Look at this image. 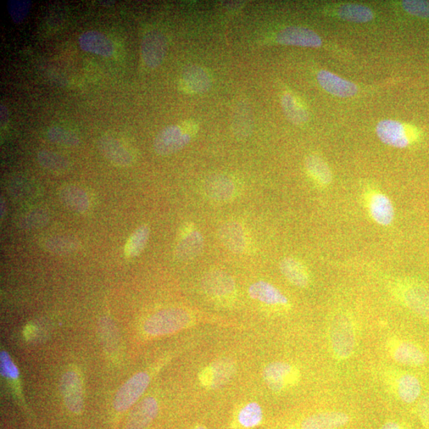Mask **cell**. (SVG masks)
<instances>
[{"label":"cell","mask_w":429,"mask_h":429,"mask_svg":"<svg viewBox=\"0 0 429 429\" xmlns=\"http://www.w3.org/2000/svg\"><path fill=\"white\" fill-rule=\"evenodd\" d=\"M49 221V214L43 209H35L27 211L19 220V226L22 229L31 230L41 227Z\"/></svg>","instance_id":"35"},{"label":"cell","mask_w":429,"mask_h":429,"mask_svg":"<svg viewBox=\"0 0 429 429\" xmlns=\"http://www.w3.org/2000/svg\"><path fill=\"white\" fill-rule=\"evenodd\" d=\"M194 133V127L188 124L167 127L154 139L155 152L167 156L179 152L191 141Z\"/></svg>","instance_id":"4"},{"label":"cell","mask_w":429,"mask_h":429,"mask_svg":"<svg viewBox=\"0 0 429 429\" xmlns=\"http://www.w3.org/2000/svg\"><path fill=\"white\" fill-rule=\"evenodd\" d=\"M282 106L287 118L294 124H303L309 120L307 111L291 94L284 95Z\"/></svg>","instance_id":"30"},{"label":"cell","mask_w":429,"mask_h":429,"mask_svg":"<svg viewBox=\"0 0 429 429\" xmlns=\"http://www.w3.org/2000/svg\"><path fill=\"white\" fill-rule=\"evenodd\" d=\"M204 243L202 233L193 228L187 227L177 244L175 257L178 260H191L197 257L202 252Z\"/></svg>","instance_id":"16"},{"label":"cell","mask_w":429,"mask_h":429,"mask_svg":"<svg viewBox=\"0 0 429 429\" xmlns=\"http://www.w3.org/2000/svg\"><path fill=\"white\" fill-rule=\"evenodd\" d=\"M403 7L406 13L421 17V18H429V1H416V0H407L403 2Z\"/></svg>","instance_id":"38"},{"label":"cell","mask_w":429,"mask_h":429,"mask_svg":"<svg viewBox=\"0 0 429 429\" xmlns=\"http://www.w3.org/2000/svg\"><path fill=\"white\" fill-rule=\"evenodd\" d=\"M381 429H405L404 427L396 421H389L384 424Z\"/></svg>","instance_id":"42"},{"label":"cell","mask_w":429,"mask_h":429,"mask_svg":"<svg viewBox=\"0 0 429 429\" xmlns=\"http://www.w3.org/2000/svg\"><path fill=\"white\" fill-rule=\"evenodd\" d=\"M376 131L378 138L383 143L393 147H407L413 141L405 127L397 121L382 120L378 122Z\"/></svg>","instance_id":"12"},{"label":"cell","mask_w":429,"mask_h":429,"mask_svg":"<svg viewBox=\"0 0 429 429\" xmlns=\"http://www.w3.org/2000/svg\"><path fill=\"white\" fill-rule=\"evenodd\" d=\"M417 413L423 426L429 429V394L421 398L417 406Z\"/></svg>","instance_id":"39"},{"label":"cell","mask_w":429,"mask_h":429,"mask_svg":"<svg viewBox=\"0 0 429 429\" xmlns=\"http://www.w3.org/2000/svg\"><path fill=\"white\" fill-rule=\"evenodd\" d=\"M282 274L292 285L306 288L310 284L309 273L305 266L293 258H286L280 263Z\"/></svg>","instance_id":"25"},{"label":"cell","mask_w":429,"mask_h":429,"mask_svg":"<svg viewBox=\"0 0 429 429\" xmlns=\"http://www.w3.org/2000/svg\"><path fill=\"white\" fill-rule=\"evenodd\" d=\"M79 44L83 51L102 56L104 58H111L115 52L113 41L104 33L96 31L83 33L79 37Z\"/></svg>","instance_id":"20"},{"label":"cell","mask_w":429,"mask_h":429,"mask_svg":"<svg viewBox=\"0 0 429 429\" xmlns=\"http://www.w3.org/2000/svg\"><path fill=\"white\" fill-rule=\"evenodd\" d=\"M149 234L150 231L147 225L139 227L132 233L124 249L127 257L135 258L143 252L148 243Z\"/></svg>","instance_id":"31"},{"label":"cell","mask_w":429,"mask_h":429,"mask_svg":"<svg viewBox=\"0 0 429 429\" xmlns=\"http://www.w3.org/2000/svg\"><path fill=\"white\" fill-rule=\"evenodd\" d=\"M388 355L396 363L411 367L424 366L427 355L419 345L398 338H391L387 342Z\"/></svg>","instance_id":"6"},{"label":"cell","mask_w":429,"mask_h":429,"mask_svg":"<svg viewBox=\"0 0 429 429\" xmlns=\"http://www.w3.org/2000/svg\"><path fill=\"white\" fill-rule=\"evenodd\" d=\"M1 372L3 375L13 378L18 377L19 375L18 370L5 353H1Z\"/></svg>","instance_id":"40"},{"label":"cell","mask_w":429,"mask_h":429,"mask_svg":"<svg viewBox=\"0 0 429 429\" xmlns=\"http://www.w3.org/2000/svg\"><path fill=\"white\" fill-rule=\"evenodd\" d=\"M59 197L67 208L77 213H86L90 206L86 192L76 186H66L60 188Z\"/></svg>","instance_id":"27"},{"label":"cell","mask_w":429,"mask_h":429,"mask_svg":"<svg viewBox=\"0 0 429 429\" xmlns=\"http://www.w3.org/2000/svg\"><path fill=\"white\" fill-rule=\"evenodd\" d=\"M339 18L352 22H367L374 18L372 10L363 5L344 4L337 10Z\"/></svg>","instance_id":"32"},{"label":"cell","mask_w":429,"mask_h":429,"mask_svg":"<svg viewBox=\"0 0 429 429\" xmlns=\"http://www.w3.org/2000/svg\"><path fill=\"white\" fill-rule=\"evenodd\" d=\"M181 88L188 92H204L211 86L208 72L200 67L194 66L184 72L180 81Z\"/></svg>","instance_id":"26"},{"label":"cell","mask_w":429,"mask_h":429,"mask_svg":"<svg viewBox=\"0 0 429 429\" xmlns=\"http://www.w3.org/2000/svg\"><path fill=\"white\" fill-rule=\"evenodd\" d=\"M8 13L15 24H21L26 18L31 8V1L27 0H10Z\"/></svg>","instance_id":"37"},{"label":"cell","mask_w":429,"mask_h":429,"mask_svg":"<svg viewBox=\"0 0 429 429\" xmlns=\"http://www.w3.org/2000/svg\"><path fill=\"white\" fill-rule=\"evenodd\" d=\"M149 383L147 373L133 375L121 387L115 394L113 406L116 411L124 412L130 409L146 391Z\"/></svg>","instance_id":"8"},{"label":"cell","mask_w":429,"mask_h":429,"mask_svg":"<svg viewBox=\"0 0 429 429\" xmlns=\"http://www.w3.org/2000/svg\"><path fill=\"white\" fill-rule=\"evenodd\" d=\"M238 419L239 424L244 428L257 426L263 420V410L258 403H249L239 412Z\"/></svg>","instance_id":"34"},{"label":"cell","mask_w":429,"mask_h":429,"mask_svg":"<svg viewBox=\"0 0 429 429\" xmlns=\"http://www.w3.org/2000/svg\"><path fill=\"white\" fill-rule=\"evenodd\" d=\"M60 393L66 407L72 413L80 414L83 409L82 384L74 371L66 372L60 380Z\"/></svg>","instance_id":"11"},{"label":"cell","mask_w":429,"mask_h":429,"mask_svg":"<svg viewBox=\"0 0 429 429\" xmlns=\"http://www.w3.org/2000/svg\"><path fill=\"white\" fill-rule=\"evenodd\" d=\"M305 167L311 178L321 186H330L332 174L330 166L319 156L310 155L305 160Z\"/></svg>","instance_id":"28"},{"label":"cell","mask_w":429,"mask_h":429,"mask_svg":"<svg viewBox=\"0 0 429 429\" xmlns=\"http://www.w3.org/2000/svg\"><path fill=\"white\" fill-rule=\"evenodd\" d=\"M38 161L44 169L56 175L65 174L70 167L69 160L64 156L50 150H41L38 152Z\"/></svg>","instance_id":"29"},{"label":"cell","mask_w":429,"mask_h":429,"mask_svg":"<svg viewBox=\"0 0 429 429\" xmlns=\"http://www.w3.org/2000/svg\"><path fill=\"white\" fill-rule=\"evenodd\" d=\"M220 241L231 252L242 253L247 248V238L241 225L237 222H228L222 225L219 231Z\"/></svg>","instance_id":"24"},{"label":"cell","mask_w":429,"mask_h":429,"mask_svg":"<svg viewBox=\"0 0 429 429\" xmlns=\"http://www.w3.org/2000/svg\"><path fill=\"white\" fill-rule=\"evenodd\" d=\"M47 138L50 142L65 147H76L81 143L80 138L76 133L58 126L49 128Z\"/></svg>","instance_id":"33"},{"label":"cell","mask_w":429,"mask_h":429,"mask_svg":"<svg viewBox=\"0 0 429 429\" xmlns=\"http://www.w3.org/2000/svg\"><path fill=\"white\" fill-rule=\"evenodd\" d=\"M394 291L405 307L423 319L429 321V287L413 280L394 283Z\"/></svg>","instance_id":"3"},{"label":"cell","mask_w":429,"mask_h":429,"mask_svg":"<svg viewBox=\"0 0 429 429\" xmlns=\"http://www.w3.org/2000/svg\"><path fill=\"white\" fill-rule=\"evenodd\" d=\"M0 121H1V128H4L8 125L9 122V113L7 108L5 107V105L1 104L0 106Z\"/></svg>","instance_id":"41"},{"label":"cell","mask_w":429,"mask_h":429,"mask_svg":"<svg viewBox=\"0 0 429 429\" xmlns=\"http://www.w3.org/2000/svg\"><path fill=\"white\" fill-rule=\"evenodd\" d=\"M5 215V202L4 200H1V219Z\"/></svg>","instance_id":"44"},{"label":"cell","mask_w":429,"mask_h":429,"mask_svg":"<svg viewBox=\"0 0 429 429\" xmlns=\"http://www.w3.org/2000/svg\"><path fill=\"white\" fill-rule=\"evenodd\" d=\"M79 243L72 238L54 237L47 239L44 243V247L49 252L58 254H67L75 252L79 248Z\"/></svg>","instance_id":"36"},{"label":"cell","mask_w":429,"mask_h":429,"mask_svg":"<svg viewBox=\"0 0 429 429\" xmlns=\"http://www.w3.org/2000/svg\"><path fill=\"white\" fill-rule=\"evenodd\" d=\"M236 374V365L229 359L214 362L202 372L200 382L205 387L218 389L226 385Z\"/></svg>","instance_id":"9"},{"label":"cell","mask_w":429,"mask_h":429,"mask_svg":"<svg viewBox=\"0 0 429 429\" xmlns=\"http://www.w3.org/2000/svg\"><path fill=\"white\" fill-rule=\"evenodd\" d=\"M204 291L216 302H232L236 295V283L233 278L220 270L207 273L202 280Z\"/></svg>","instance_id":"7"},{"label":"cell","mask_w":429,"mask_h":429,"mask_svg":"<svg viewBox=\"0 0 429 429\" xmlns=\"http://www.w3.org/2000/svg\"><path fill=\"white\" fill-rule=\"evenodd\" d=\"M98 147L104 157L116 166L127 167L133 163L132 154L113 136L106 135L100 138Z\"/></svg>","instance_id":"14"},{"label":"cell","mask_w":429,"mask_h":429,"mask_svg":"<svg viewBox=\"0 0 429 429\" xmlns=\"http://www.w3.org/2000/svg\"><path fill=\"white\" fill-rule=\"evenodd\" d=\"M330 349L337 361H346L354 355L357 345V330L353 316L345 311L332 317L328 328Z\"/></svg>","instance_id":"1"},{"label":"cell","mask_w":429,"mask_h":429,"mask_svg":"<svg viewBox=\"0 0 429 429\" xmlns=\"http://www.w3.org/2000/svg\"><path fill=\"white\" fill-rule=\"evenodd\" d=\"M159 413L157 400L149 397L139 403L128 416L127 429H144L153 421Z\"/></svg>","instance_id":"17"},{"label":"cell","mask_w":429,"mask_h":429,"mask_svg":"<svg viewBox=\"0 0 429 429\" xmlns=\"http://www.w3.org/2000/svg\"><path fill=\"white\" fill-rule=\"evenodd\" d=\"M195 429H207V428H204V427H203V426H199V427H197V428H195Z\"/></svg>","instance_id":"45"},{"label":"cell","mask_w":429,"mask_h":429,"mask_svg":"<svg viewBox=\"0 0 429 429\" xmlns=\"http://www.w3.org/2000/svg\"><path fill=\"white\" fill-rule=\"evenodd\" d=\"M349 421L350 416L343 412H324L308 416L300 424V429H339Z\"/></svg>","instance_id":"18"},{"label":"cell","mask_w":429,"mask_h":429,"mask_svg":"<svg viewBox=\"0 0 429 429\" xmlns=\"http://www.w3.org/2000/svg\"><path fill=\"white\" fill-rule=\"evenodd\" d=\"M296 366L286 362H274L264 371V380L272 391L280 393L296 385L300 380Z\"/></svg>","instance_id":"5"},{"label":"cell","mask_w":429,"mask_h":429,"mask_svg":"<svg viewBox=\"0 0 429 429\" xmlns=\"http://www.w3.org/2000/svg\"><path fill=\"white\" fill-rule=\"evenodd\" d=\"M391 386L397 397L405 404L415 403L422 392L419 378L410 373H400L395 375Z\"/></svg>","instance_id":"15"},{"label":"cell","mask_w":429,"mask_h":429,"mask_svg":"<svg viewBox=\"0 0 429 429\" xmlns=\"http://www.w3.org/2000/svg\"><path fill=\"white\" fill-rule=\"evenodd\" d=\"M166 41L163 33L150 31L144 36L141 52L143 63L150 69L157 68L164 60Z\"/></svg>","instance_id":"10"},{"label":"cell","mask_w":429,"mask_h":429,"mask_svg":"<svg viewBox=\"0 0 429 429\" xmlns=\"http://www.w3.org/2000/svg\"><path fill=\"white\" fill-rule=\"evenodd\" d=\"M193 321L192 316L182 309L158 311L144 323L143 330L150 336H165L185 330Z\"/></svg>","instance_id":"2"},{"label":"cell","mask_w":429,"mask_h":429,"mask_svg":"<svg viewBox=\"0 0 429 429\" xmlns=\"http://www.w3.org/2000/svg\"><path fill=\"white\" fill-rule=\"evenodd\" d=\"M278 43L302 47H320L321 38L308 28L291 26L282 31L277 36Z\"/></svg>","instance_id":"13"},{"label":"cell","mask_w":429,"mask_h":429,"mask_svg":"<svg viewBox=\"0 0 429 429\" xmlns=\"http://www.w3.org/2000/svg\"><path fill=\"white\" fill-rule=\"evenodd\" d=\"M317 80L326 92L338 97H352L358 92V88L354 83L342 79L326 70L318 72Z\"/></svg>","instance_id":"22"},{"label":"cell","mask_w":429,"mask_h":429,"mask_svg":"<svg viewBox=\"0 0 429 429\" xmlns=\"http://www.w3.org/2000/svg\"><path fill=\"white\" fill-rule=\"evenodd\" d=\"M115 1H99V3L100 5L104 6V7H111V6L115 4Z\"/></svg>","instance_id":"43"},{"label":"cell","mask_w":429,"mask_h":429,"mask_svg":"<svg viewBox=\"0 0 429 429\" xmlns=\"http://www.w3.org/2000/svg\"><path fill=\"white\" fill-rule=\"evenodd\" d=\"M369 210L372 219L378 225L387 227L394 220V208L391 200L381 193H373L369 198Z\"/></svg>","instance_id":"21"},{"label":"cell","mask_w":429,"mask_h":429,"mask_svg":"<svg viewBox=\"0 0 429 429\" xmlns=\"http://www.w3.org/2000/svg\"><path fill=\"white\" fill-rule=\"evenodd\" d=\"M250 298L261 303L274 307L286 308L289 300L280 289L266 282H258L252 284L249 288Z\"/></svg>","instance_id":"19"},{"label":"cell","mask_w":429,"mask_h":429,"mask_svg":"<svg viewBox=\"0 0 429 429\" xmlns=\"http://www.w3.org/2000/svg\"><path fill=\"white\" fill-rule=\"evenodd\" d=\"M204 191L211 199L217 202H227L236 193V186L230 177L222 175L211 176L204 182Z\"/></svg>","instance_id":"23"}]
</instances>
